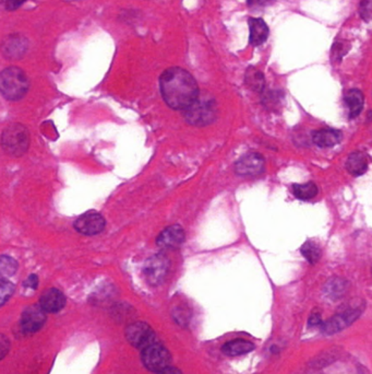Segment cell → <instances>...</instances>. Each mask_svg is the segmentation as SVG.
Wrapping results in <instances>:
<instances>
[{"instance_id": "1", "label": "cell", "mask_w": 372, "mask_h": 374, "mask_svg": "<svg viewBox=\"0 0 372 374\" xmlns=\"http://www.w3.org/2000/svg\"><path fill=\"white\" fill-rule=\"evenodd\" d=\"M160 88L165 102L174 109H187L199 97L197 81L191 73L179 67L168 68L162 73Z\"/></svg>"}, {"instance_id": "2", "label": "cell", "mask_w": 372, "mask_h": 374, "mask_svg": "<svg viewBox=\"0 0 372 374\" xmlns=\"http://www.w3.org/2000/svg\"><path fill=\"white\" fill-rule=\"evenodd\" d=\"M29 87L27 75L18 67H8L0 73V93L7 100H20L27 95Z\"/></svg>"}, {"instance_id": "3", "label": "cell", "mask_w": 372, "mask_h": 374, "mask_svg": "<svg viewBox=\"0 0 372 374\" xmlns=\"http://www.w3.org/2000/svg\"><path fill=\"white\" fill-rule=\"evenodd\" d=\"M1 146L11 156L25 155L30 146L29 131L23 125H9L1 135Z\"/></svg>"}, {"instance_id": "4", "label": "cell", "mask_w": 372, "mask_h": 374, "mask_svg": "<svg viewBox=\"0 0 372 374\" xmlns=\"http://www.w3.org/2000/svg\"><path fill=\"white\" fill-rule=\"evenodd\" d=\"M187 122L194 126H206L216 121V102L210 99H197L196 102L186 109Z\"/></svg>"}, {"instance_id": "5", "label": "cell", "mask_w": 372, "mask_h": 374, "mask_svg": "<svg viewBox=\"0 0 372 374\" xmlns=\"http://www.w3.org/2000/svg\"><path fill=\"white\" fill-rule=\"evenodd\" d=\"M143 365L152 372H159L168 367L172 356L161 344L153 343L142 349L141 354Z\"/></svg>"}, {"instance_id": "6", "label": "cell", "mask_w": 372, "mask_h": 374, "mask_svg": "<svg viewBox=\"0 0 372 374\" xmlns=\"http://www.w3.org/2000/svg\"><path fill=\"white\" fill-rule=\"evenodd\" d=\"M168 258L163 254H155L145 262L143 272H144L145 279L149 284H152V286H159L164 282L167 274H168Z\"/></svg>"}, {"instance_id": "7", "label": "cell", "mask_w": 372, "mask_h": 374, "mask_svg": "<svg viewBox=\"0 0 372 374\" xmlns=\"http://www.w3.org/2000/svg\"><path fill=\"white\" fill-rule=\"evenodd\" d=\"M126 338L133 347L144 349L151 344L155 343V333L149 324L144 322H135L126 330Z\"/></svg>"}, {"instance_id": "8", "label": "cell", "mask_w": 372, "mask_h": 374, "mask_svg": "<svg viewBox=\"0 0 372 374\" xmlns=\"http://www.w3.org/2000/svg\"><path fill=\"white\" fill-rule=\"evenodd\" d=\"M266 168V161L256 152L246 153L235 164V171L242 176H256L262 174Z\"/></svg>"}, {"instance_id": "9", "label": "cell", "mask_w": 372, "mask_h": 374, "mask_svg": "<svg viewBox=\"0 0 372 374\" xmlns=\"http://www.w3.org/2000/svg\"><path fill=\"white\" fill-rule=\"evenodd\" d=\"M46 322V312L39 306H31L22 313L20 325L25 333H35Z\"/></svg>"}, {"instance_id": "10", "label": "cell", "mask_w": 372, "mask_h": 374, "mask_svg": "<svg viewBox=\"0 0 372 374\" xmlns=\"http://www.w3.org/2000/svg\"><path fill=\"white\" fill-rule=\"evenodd\" d=\"M105 219L97 212H87V214L77 219L75 222V228L78 232L85 236H95L101 234L104 230Z\"/></svg>"}, {"instance_id": "11", "label": "cell", "mask_w": 372, "mask_h": 374, "mask_svg": "<svg viewBox=\"0 0 372 374\" xmlns=\"http://www.w3.org/2000/svg\"><path fill=\"white\" fill-rule=\"evenodd\" d=\"M360 313L361 311L358 309L346 310L342 313L336 314L335 316L330 318L329 321L323 323L322 330H323L324 333L329 334V335L343 331L344 328L348 327L359 318Z\"/></svg>"}, {"instance_id": "12", "label": "cell", "mask_w": 372, "mask_h": 374, "mask_svg": "<svg viewBox=\"0 0 372 374\" xmlns=\"http://www.w3.org/2000/svg\"><path fill=\"white\" fill-rule=\"evenodd\" d=\"M185 231L182 227L178 224L168 227L161 232L160 236H157V246L166 250H176L180 248L185 242Z\"/></svg>"}, {"instance_id": "13", "label": "cell", "mask_w": 372, "mask_h": 374, "mask_svg": "<svg viewBox=\"0 0 372 374\" xmlns=\"http://www.w3.org/2000/svg\"><path fill=\"white\" fill-rule=\"evenodd\" d=\"M66 296L61 290L51 288L44 292L39 300V306L49 313H57L65 308Z\"/></svg>"}, {"instance_id": "14", "label": "cell", "mask_w": 372, "mask_h": 374, "mask_svg": "<svg viewBox=\"0 0 372 374\" xmlns=\"http://www.w3.org/2000/svg\"><path fill=\"white\" fill-rule=\"evenodd\" d=\"M342 138H343V135L341 131H336V129H320L314 133V144L321 148L336 146L341 143Z\"/></svg>"}, {"instance_id": "15", "label": "cell", "mask_w": 372, "mask_h": 374, "mask_svg": "<svg viewBox=\"0 0 372 374\" xmlns=\"http://www.w3.org/2000/svg\"><path fill=\"white\" fill-rule=\"evenodd\" d=\"M250 37L249 41L254 47L261 45L268 37V28L266 22L259 18L249 19Z\"/></svg>"}, {"instance_id": "16", "label": "cell", "mask_w": 372, "mask_h": 374, "mask_svg": "<svg viewBox=\"0 0 372 374\" xmlns=\"http://www.w3.org/2000/svg\"><path fill=\"white\" fill-rule=\"evenodd\" d=\"M345 104L347 105L348 112H349V117L355 119L361 113L365 104V97H364L363 92L358 90V89H351L345 93L344 97Z\"/></svg>"}, {"instance_id": "17", "label": "cell", "mask_w": 372, "mask_h": 374, "mask_svg": "<svg viewBox=\"0 0 372 374\" xmlns=\"http://www.w3.org/2000/svg\"><path fill=\"white\" fill-rule=\"evenodd\" d=\"M254 349V345L252 342L244 339L230 340L222 347V351L228 357H237V356L246 355Z\"/></svg>"}, {"instance_id": "18", "label": "cell", "mask_w": 372, "mask_h": 374, "mask_svg": "<svg viewBox=\"0 0 372 374\" xmlns=\"http://www.w3.org/2000/svg\"><path fill=\"white\" fill-rule=\"evenodd\" d=\"M346 169L355 176L363 175L368 169V157L364 152H353L346 161Z\"/></svg>"}, {"instance_id": "19", "label": "cell", "mask_w": 372, "mask_h": 374, "mask_svg": "<svg viewBox=\"0 0 372 374\" xmlns=\"http://www.w3.org/2000/svg\"><path fill=\"white\" fill-rule=\"evenodd\" d=\"M246 83L252 90L260 92V91L264 90L266 80H264L261 71H259L254 67H250L246 73Z\"/></svg>"}, {"instance_id": "20", "label": "cell", "mask_w": 372, "mask_h": 374, "mask_svg": "<svg viewBox=\"0 0 372 374\" xmlns=\"http://www.w3.org/2000/svg\"><path fill=\"white\" fill-rule=\"evenodd\" d=\"M292 192L298 200H309L318 194V187L314 183H306V184H296L292 186Z\"/></svg>"}, {"instance_id": "21", "label": "cell", "mask_w": 372, "mask_h": 374, "mask_svg": "<svg viewBox=\"0 0 372 374\" xmlns=\"http://www.w3.org/2000/svg\"><path fill=\"white\" fill-rule=\"evenodd\" d=\"M18 270V263L9 256H0V279H7L15 275Z\"/></svg>"}, {"instance_id": "22", "label": "cell", "mask_w": 372, "mask_h": 374, "mask_svg": "<svg viewBox=\"0 0 372 374\" xmlns=\"http://www.w3.org/2000/svg\"><path fill=\"white\" fill-rule=\"evenodd\" d=\"M302 254L310 264H316L321 258V250L317 244L308 241L302 246Z\"/></svg>"}, {"instance_id": "23", "label": "cell", "mask_w": 372, "mask_h": 374, "mask_svg": "<svg viewBox=\"0 0 372 374\" xmlns=\"http://www.w3.org/2000/svg\"><path fill=\"white\" fill-rule=\"evenodd\" d=\"M346 289V282L344 280L335 279L330 280L328 282V284L326 286V294L330 296V298H333V299H337V298H341L343 296L344 292Z\"/></svg>"}, {"instance_id": "24", "label": "cell", "mask_w": 372, "mask_h": 374, "mask_svg": "<svg viewBox=\"0 0 372 374\" xmlns=\"http://www.w3.org/2000/svg\"><path fill=\"white\" fill-rule=\"evenodd\" d=\"M15 284L8 279H0V306H4L13 296Z\"/></svg>"}, {"instance_id": "25", "label": "cell", "mask_w": 372, "mask_h": 374, "mask_svg": "<svg viewBox=\"0 0 372 374\" xmlns=\"http://www.w3.org/2000/svg\"><path fill=\"white\" fill-rule=\"evenodd\" d=\"M360 16L365 21H369L371 17V0H363L360 5Z\"/></svg>"}, {"instance_id": "26", "label": "cell", "mask_w": 372, "mask_h": 374, "mask_svg": "<svg viewBox=\"0 0 372 374\" xmlns=\"http://www.w3.org/2000/svg\"><path fill=\"white\" fill-rule=\"evenodd\" d=\"M10 350V342L7 336L0 334V360H3L8 355Z\"/></svg>"}, {"instance_id": "27", "label": "cell", "mask_w": 372, "mask_h": 374, "mask_svg": "<svg viewBox=\"0 0 372 374\" xmlns=\"http://www.w3.org/2000/svg\"><path fill=\"white\" fill-rule=\"evenodd\" d=\"M25 3V0H1L0 1V4L7 10L18 9V8L21 7Z\"/></svg>"}, {"instance_id": "28", "label": "cell", "mask_w": 372, "mask_h": 374, "mask_svg": "<svg viewBox=\"0 0 372 374\" xmlns=\"http://www.w3.org/2000/svg\"><path fill=\"white\" fill-rule=\"evenodd\" d=\"M37 282H39V280H37V276L32 275V276H30L29 279L25 282V286L32 288V289H35L37 287Z\"/></svg>"}, {"instance_id": "29", "label": "cell", "mask_w": 372, "mask_h": 374, "mask_svg": "<svg viewBox=\"0 0 372 374\" xmlns=\"http://www.w3.org/2000/svg\"><path fill=\"white\" fill-rule=\"evenodd\" d=\"M270 0H248V4L252 7H264V6L268 5Z\"/></svg>"}, {"instance_id": "30", "label": "cell", "mask_w": 372, "mask_h": 374, "mask_svg": "<svg viewBox=\"0 0 372 374\" xmlns=\"http://www.w3.org/2000/svg\"><path fill=\"white\" fill-rule=\"evenodd\" d=\"M157 374H182V372L179 371L177 368L174 367H166L165 369L161 370L157 372Z\"/></svg>"}, {"instance_id": "31", "label": "cell", "mask_w": 372, "mask_h": 374, "mask_svg": "<svg viewBox=\"0 0 372 374\" xmlns=\"http://www.w3.org/2000/svg\"><path fill=\"white\" fill-rule=\"evenodd\" d=\"M309 324L311 326L320 325L321 324V318L319 314H312L309 318Z\"/></svg>"}]
</instances>
